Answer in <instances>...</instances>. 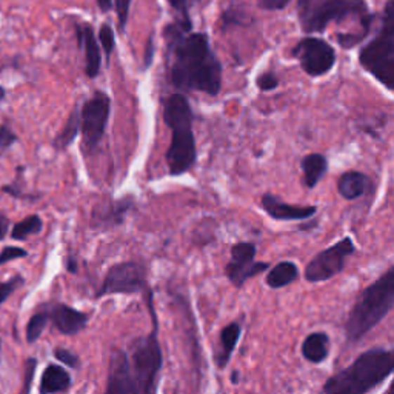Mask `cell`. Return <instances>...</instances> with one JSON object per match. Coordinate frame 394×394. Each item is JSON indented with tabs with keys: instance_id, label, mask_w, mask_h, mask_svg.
<instances>
[{
	"instance_id": "cell-9",
	"label": "cell",
	"mask_w": 394,
	"mask_h": 394,
	"mask_svg": "<svg viewBox=\"0 0 394 394\" xmlns=\"http://www.w3.org/2000/svg\"><path fill=\"white\" fill-rule=\"evenodd\" d=\"M356 245L351 237H343L339 242L328 247L327 250L320 251L308 262L305 268V279L311 284L327 282L331 277L337 276L343 270L347 257L355 254Z\"/></svg>"
},
{
	"instance_id": "cell-27",
	"label": "cell",
	"mask_w": 394,
	"mask_h": 394,
	"mask_svg": "<svg viewBox=\"0 0 394 394\" xmlns=\"http://www.w3.org/2000/svg\"><path fill=\"white\" fill-rule=\"evenodd\" d=\"M247 15L237 8H230V10L222 14V29L227 31L231 27H245Z\"/></svg>"
},
{
	"instance_id": "cell-3",
	"label": "cell",
	"mask_w": 394,
	"mask_h": 394,
	"mask_svg": "<svg viewBox=\"0 0 394 394\" xmlns=\"http://www.w3.org/2000/svg\"><path fill=\"white\" fill-rule=\"evenodd\" d=\"M164 120L171 130V142L165 155L168 171L171 176H182L195 166L197 159L196 138L192 131L195 114L183 94H171L165 100Z\"/></svg>"
},
{
	"instance_id": "cell-28",
	"label": "cell",
	"mask_w": 394,
	"mask_h": 394,
	"mask_svg": "<svg viewBox=\"0 0 394 394\" xmlns=\"http://www.w3.org/2000/svg\"><path fill=\"white\" fill-rule=\"evenodd\" d=\"M99 40H100L102 50H103V53H105L107 60H110V55L116 46V36H114V31H112V28L108 25V23H103V25L100 27Z\"/></svg>"
},
{
	"instance_id": "cell-39",
	"label": "cell",
	"mask_w": 394,
	"mask_h": 394,
	"mask_svg": "<svg viewBox=\"0 0 394 394\" xmlns=\"http://www.w3.org/2000/svg\"><path fill=\"white\" fill-rule=\"evenodd\" d=\"M152 53H155V46H152V39H150L147 46V54H145V68H148L152 62Z\"/></svg>"
},
{
	"instance_id": "cell-33",
	"label": "cell",
	"mask_w": 394,
	"mask_h": 394,
	"mask_svg": "<svg viewBox=\"0 0 394 394\" xmlns=\"http://www.w3.org/2000/svg\"><path fill=\"white\" fill-rule=\"evenodd\" d=\"M195 2H199V0H168V4H170L173 10L178 13V15H179L178 19H182V20H191L190 6Z\"/></svg>"
},
{
	"instance_id": "cell-14",
	"label": "cell",
	"mask_w": 394,
	"mask_h": 394,
	"mask_svg": "<svg viewBox=\"0 0 394 394\" xmlns=\"http://www.w3.org/2000/svg\"><path fill=\"white\" fill-rule=\"evenodd\" d=\"M107 394H136V385L128 364L126 351L114 348L110 359Z\"/></svg>"
},
{
	"instance_id": "cell-17",
	"label": "cell",
	"mask_w": 394,
	"mask_h": 394,
	"mask_svg": "<svg viewBox=\"0 0 394 394\" xmlns=\"http://www.w3.org/2000/svg\"><path fill=\"white\" fill-rule=\"evenodd\" d=\"M76 34L79 46H82L85 53V74L90 79H96L100 72L102 54L94 29L91 25L84 23V25L76 27Z\"/></svg>"
},
{
	"instance_id": "cell-30",
	"label": "cell",
	"mask_w": 394,
	"mask_h": 394,
	"mask_svg": "<svg viewBox=\"0 0 394 394\" xmlns=\"http://www.w3.org/2000/svg\"><path fill=\"white\" fill-rule=\"evenodd\" d=\"M256 85L263 93L272 91V90H276V88L279 86V79H277V76L275 74V72L267 71V72H262V74L256 79Z\"/></svg>"
},
{
	"instance_id": "cell-35",
	"label": "cell",
	"mask_w": 394,
	"mask_h": 394,
	"mask_svg": "<svg viewBox=\"0 0 394 394\" xmlns=\"http://www.w3.org/2000/svg\"><path fill=\"white\" fill-rule=\"evenodd\" d=\"M15 142H18V136L11 131V128L8 125L0 126V150L10 148Z\"/></svg>"
},
{
	"instance_id": "cell-7",
	"label": "cell",
	"mask_w": 394,
	"mask_h": 394,
	"mask_svg": "<svg viewBox=\"0 0 394 394\" xmlns=\"http://www.w3.org/2000/svg\"><path fill=\"white\" fill-rule=\"evenodd\" d=\"M297 10L305 33H322L331 22L362 19L368 14L364 0H299Z\"/></svg>"
},
{
	"instance_id": "cell-1",
	"label": "cell",
	"mask_w": 394,
	"mask_h": 394,
	"mask_svg": "<svg viewBox=\"0 0 394 394\" xmlns=\"http://www.w3.org/2000/svg\"><path fill=\"white\" fill-rule=\"evenodd\" d=\"M191 20L178 19L165 28L168 77L183 91L217 96L222 88V63L205 33H191Z\"/></svg>"
},
{
	"instance_id": "cell-20",
	"label": "cell",
	"mask_w": 394,
	"mask_h": 394,
	"mask_svg": "<svg viewBox=\"0 0 394 394\" xmlns=\"http://www.w3.org/2000/svg\"><path fill=\"white\" fill-rule=\"evenodd\" d=\"M71 387V376L59 365H48L42 374L39 391L42 394H53V393H63L68 391Z\"/></svg>"
},
{
	"instance_id": "cell-15",
	"label": "cell",
	"mask_w": 394,
	"mask_h": 394,
	"mask_svg": "<svg viewBox=\"0 0 394 394\" xmlns=\"http://www.w3.org/2000/svg\"><path fill=\"white\" fill-rule=\"evenodd\" d=\"M261 205L263 211L275 221H308L317 213V206L315 205L285 204L271 192H265Z\"/></svg>"
},
{
	"instance_id": "cell-34",
	"label": "cell",
	"mask_w": 394,
	"mask_h": 394,
	"mask_svg": "<svg viewBox=\"0 0 394 394\" xmlns=\"http://www.w3.org/2000/svg\"><path fill=\"white\" fill-rule=\"evenodd\" d=\"M28 253L19 247H5L2 251H0V265H4L6 262H11L14 259H19V257H25Z\"/></svg>"
},
{
	"instance_id": "cell-12",
	"label": "cell",
	"mask_w": 394,
	"mask_h": 394,
	"mask_svg": "<svg viewBox=\"0 0 394 394\" xmlns=\"http://www.w3.org/2000/svg\"><path fill=\"white\" fill-rule=\"evenodd\" d=\"M257 248L251 242H239L231 247V259L225 265V275L236 288H242L247 280L268 271V262H256Z\"/></svg>"
},
{
	"instance_id": "cell-10",
	"label": "cell",
	"mask_w": 394,
	"mask_h": 394,
	"mask_svg": "<svg viewBox=\"0 0 394 394\" xmlns=\"http://www.w3.org/2000/svg\"><path fill=\"white\" fill-rule=\"evenodd\" d=\"M150 285L147 282V271L140 263L128 261L112 265L108 270L102 287L96 293L100 299L108 294H136L143 293Z\"/></svg>"
},
{
	"instance_id": "cell-26",
	"label": "cell",
	"mask_w": 394,
	"mask_h": 394,
	"mask_svg": "<svg viewBox=\"0 0 394 394\" xmlns=\"http://www.w3.org/2000/svg\"><path fill=\"white\" fill-rule=\"evenodd\" d=\"M48 315H46V311H39L36 313V315L31 316L29 319V322L27 325V341L28 343H34L40 334L44 333V328L46 327L48 324Z\"/></svg>"
},
{
	"instance_id": "cell-11",
	"label": "cell",
	"mask_w": 394,
	"mask_h": 394,
	"mask_svg": "<svg viewBox=\"0 0 394 394\" xmlns=\"http://www.w3.org/2000/svg\"><path fill=\"white\" fill-rule=\"evenodd\" d=\"M293 55L299 60L302 70L311 77L325 76L336 63L334 48L319 37H305L294 46Z\"/></svg>"
},
{
	"instance_id": "cell-38",
	"label": "cell",
	"mask_w": 394,
	"mask_h": 394,
	"mask_svg": "<svg viewBox=\"0 0 394 394\" xmlns=\"http://www.w3.org/2000/svg\"><path fill=\"white\" fill-rule=\"evenodd\" d=\"M8 228H10V219L6 216L0 214V240H4V237L6 236Z\"/></svg>"
},
{
	"instance_id": "cell-23",
	"label": "cell",
	"mask_w": 394,
	"mask_h": 394,
	"mask_svg": "<svg viewBox=\"0 0 394 394\" xmlns=\"http://www.w3.org/2000/svg\"><path fill=\"white\" fill-rule=\"evenodd\" d=\"M297 277H299V268H297V265L285 261V262L277 263L276 267H272L268 271L265 282H267V285L270 288L279 289V288H284V287H288L289 284H293Z\"/></svg>"
},
{
	"instance_id": "cell-31",
	"label": "cell",
	"mask_w": 394,
	"mask_h": 394,
	"mask_svg": "<svg viewBox=\"0 0 394 394\" xmlns=\"http://www.w3.org/2000/svg\"><path fill=\"white\" fill-rule=\"evenodd\" d=\"M23 285L22 276H14L13 279L6 280V282H0V303H4L8 297H10L15 289Z\"/></svg>"
},
{
	"instance_id": "cell-13",
	"label": "cell",
	"mask_w": 394,
	"mask_h": 394,
	"mask_svg": "<svg viewBox=\"0 0 394 394\" xmlns=\"http://www.w3.org/2000/svg\"><path fill=\"white\" fill-rule=\"evenodd\" d=\"M134 206V197L125 196L120 199H105L94 206L91 213V227L99 231H108L125 222L126 214Z\"/></svg>"
},
{
	"instance_id": "cell-25",
	"label": "cell",
	"mask_w": 394,
	"mask_h": 394,
	"mask_svg": "<svg viewBox=\"0 0 394 394\" xmlns=\"http://www.w3.org/2000/svg\"><path fill=\"white\" fill-rule=\"evenodd\" d=\"M42 228H44V222L37 214L28 216L22 222L14 225L11 237L14 240H25L28 236L39 235V232L42 231Z\"/></svg>"
},
{
	"instance_id": "cell-2",
	"label": "cell",
	"mask_w": 394,
	"mask_h": 394,
	"mask_svg": "<svg viewBox=\"0 0 394 394\" xmlns=\"http://www.w3.org/2000/svg\"><path fill=\"white\" fill-rule=\"evenodd\" d=\"M393 369V351L376 347L362 353L350 367L329 377L322 391L327 394H365L387 381Z\"/></svg>"
},
{
	"instance_id": "cell-32",
	"label": "cell",
	"mask_w": 394,
	"mask_h": 394,
	"mask_svg": "<svg viewBox=\"0 0 394 394\" xmlns=\"http://www.w3.org/2000/svg\"><path fill=\"white\" fill-rule=\"evenodd\" d=\"M54 357L60 360L62 364H65L67 367L70 368H79L80 367V360L77 357V355H74V353L70 351V350H65V348H55L54 350Z\"/></svg>"
},
{
	"instance_id": "cell-18",
	"label": "cell",
	"mask_w": 394,
	"mask_h": 394,
	"mask_svg": "<svg viewBox=\"0 0 394 394\" xmlns=\"http://www.w3.org/2000/svg\"><path fill=\"white\" fill-rule=\"evenodd\" d=\"M240 334H242V327L239 322H231L221 329V351L216 356V364L219 369H223L230 364L232 353H235L236 345L240 339Z\"/></svg>"
},
{
	"instance_id": "cell-8",
	"label": "cell",
	"mask_w": 394,
	"mask_h": 394,
	"mask_svg": "<svg viewBox=\"0 0 394 394\" xmlns=\"http://www.w3.org/2000/svg\"><path fill=\"white\" fill-rule=\"evenodd\" d=\"M111 112V99L107 93L96 91L80 111V133H82V150L91 155L99 147L105 134Z\"/></svg>"
},
{
	"instance_id": "cell-4",
	"label": "cell",
	"mask_w": 394,
	"mask_h": 394,
	"mask_svg": "<svg viewBox=\"0 0 394 394\" xmlns=\"http://www.w3.org/2000/svg\"><path fill=\"white\" fill-rule=\"evenodd\" d=\"M394 305V267L367 287L357 297L348 315L345 331L350 343L360 339L390 315Z\"/></svg>"
},
{
	"instance_id": "cell-16",
	"label": "cell",
	"mask_w": 394,
	"mask_h": 394,
	"mask_svg": "<svg viewBox=\"0 0 394 394\" xmlns=\"http://www.w3.org/2000/svg\"><path fill=\"white\" fill-rule=\"evenodd\" d=\"M45 311L48 319L53 320L54 327L58 328V331L65 336L77 334L88 325V316L85 313L74 310L65 303H51L48 305Z\"/></svg>"
},
{
	"instance_id": "cell-6",
	"label": "cell",
	"mask_w": 394,
	"mask_h": 394,
	"mask_svg": "<svg viewBox=\"0 0 394 394\" xmlns=\"http://www.w3.org/2000/svg\"><path fill=\"white\" fill-rule=\"evenodd\" d=\"M359 62L377 82L387 90H394V15L393 0L385 8L382 27L373 40L359 53Z\"/></svg>"
},
{
	"instance_id": "cell-36",
	"label": "cell",
	"mask_w": 394,
	"mask_h": 394,
	"mask_svg": "<svg viewBox=\"0 0 394 394\" xmlns=\"http://www.w3.org/2000/svg\"><path fill=\"white\" fill-rule=\"evenodd\" d=\"M36 367H37V360L36 359H28L25 364V383H23V393H29L31 390V383H33V377L36 373Z\"/></svg>"
},
{
	"instance_id": "cell-22",
	"label": "cell",
	"mask_w": 394,
	"mask_h": 394,
	"mask_svg": "<svg viewBox=\"0 0 394 394\" xmlns=\"http://www.w3.org/2000/svg\"><path fill=\"white\" fill-rule=\"evenodd\" d=\"M329 336L324 331L311 333L302 343V356L311 364H320L328 357Z\"/></svg>"
},
{
	"instance_id": "cell-43",
	"label": "cell",
	"mask_w": 394,
	"mask_h": 394,
	"mask_svg": "<svg viewBox=\"0 0 394 394\" xmlns=\"http://www.w3.org/2000/svg\"><path fill=\"white\" fill-rule=\"evenodd\" d=\"M6 96V91H5V88L4 86H0V100H2Z\"/></svg>"
},
{
	"instance_id": "cell-21",
	"label": "cell",
	"mask_w": 394,
	"mask_h": 394,
	"mask_svg": "<svg viewBox=\"0 0 394 394\" xmlns=\"http://www.w3.org/2000/svg\"><path fill=\"white\" fill-rule=\"evenodd\" d=\"M302 171H303V185L308 190L316 188V185L324 179L328 171V160L324 155L313 152L302 159Z\"/></svg>"
},
{
	"instance_id": "cell-42",
	"label": "cell",
	"mask_w": 394,
	"mask_h": 394,
	"mask_svg": "<svg viewBox=\"0 0 394 394\" xmlns=\"http://www.w3.org/2000/svg\"><path fill=\"white\" fill-rule=\"evenodd\" d=\"M239 379H240V373L237 372V369H235V372L231 373V383L237 385V383H239Z\"/></svg>"
},
{
	"instance_id": "cell-24",
	"label": "cell",
	"mask_w": 394,
	"mask_h": 394,
	"mask_svg": "<svg viewBox=\"0 0 394 394\" xmlns=\"http://www.w3.org/2000/svg\"><path fill=\"white\" fill-rule=\"evenodd\" d=\"M79 131H80V112L77 108H74L71 111L65 126L62 128V131L58 134V138L54 139L55 150H59V151L67 150L77 138Z\"/></svg>"
},
{
	"instance_id": "cell-41",
	"label": "cell",
	"mask_w": 394,
	"mask_h": 394,
	"mask_svg": "<svg viewBox=\"0 0 394 394\" xmlns=\"http://www.w3.org/2000/svg\"><path fill=\"white\" fill-rule=\"evenodd\" d=\"M67 268L70 272H77V263L74 259H70L67 263Z\"/></svg>"
},
{
	"instance_id": "cell-37",
	"label": "cell",
	"mask_w": 394,
	"mask_h": 394,
	"mask_svg": "<svg viewBox=\"0 0 394 394\" xmlns=\"http://www.w3.org/2000/svg\"><path fill=\"white\" fill-rule=\"evenodd\" d=\"M291 2V0H259V6L262 10L268 11H279L287 8V5Z\"/></svg>"
},
{
	"instance_id": "cell-44",
	"label": "cell",
	"mask_w": 394,
	"mask_h": 394,
	"mask_svg": "<svg viewBox=\"0 0 394 394\" xmlns=\"http://www.w3.org/2000/svg\"><path fill=\"white\" fill-rule=\"evenodd\" d=\"M0 350H2V339H0Z\"/></svg>"
},
{
	"instance_id": "cell-29",
	"label": "cell",
	"mask_w": 394,
	"mask_h": 394,
	"mask_svg": "<svg viewBox=\"0 0 394 394\" xmlns=\"http://www.w3.org/2000/svg\"><path fill=\"white\" fill-rule=\"evenodd\" d=\"M133 0H112V8L117 13V23H119V31L124 33L126 22H128V14H130Z\"/></svg>"
},
{
	"instance_id": "cell-5",
	"label": "cell",
	"mask_w": 394,
	"mask_h": 394,
	"mask_svg": "<svg viewBox=\"0 0 394 394\" xmlns=\"http://www.w3.org/2000/svg\"><path fill=\"white\" fill-rule=\"evenodd\" d=\"M151 316V333L139 336L128 347V364L139 394H150L157 391V379L164 367V355L159 342V320L152 303V291L148 287L142 293Z\"/></svg>"
},
{
	"instance_id": "cell-40",
	"label": "cell",
	"mask_w": 394,
	"mask_h": 394,
	"mask_svg": "<svg viewBox=\"0 0 394 394\" xmlns=\"http://www.w3.org/2000/svg\"><path fill=\"white\" fill-rule=\"evenodd\" d=\"M98 6L102 13H108L112 8V0H98Z\"/></svg>"
},
{
	"instance_id": "cell-19",
	"label": "cell",
	"mask_w": 394,
	"mask_h": 394,
	"mask_svg": "<svg viewBox=\"0 0 394 394\" xmlns=\"http://www.w3.org/2000/svg\"><path fill=\"white\" fill-rule=\"evenodd\" d=\"M369 178L360 171H347L337 182V191L345 200H356L365 195Z\"/></svg>"
}]
</instances>
